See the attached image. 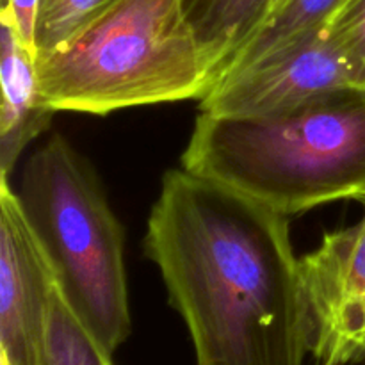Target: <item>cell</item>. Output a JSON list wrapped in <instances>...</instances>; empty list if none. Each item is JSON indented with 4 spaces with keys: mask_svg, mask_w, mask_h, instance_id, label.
<instances>
[{
    "mask_svg": "<svg viewBox=\"0 0 365 365\" xmlns=\"http://www.w3.org/2000/svg\"><path fill=\"white\" fill-rule=\"evenodd\" d=\"M71 312L107 353L130 335L125 232L89 160L53 134L14 189Z\"/></svg>",
    "mask_w": 365,
    "mask_h": 365,
    "instance_id": "obj_4",
    "label": "cell"
},
{
    "mask_svg": "<svg viewBox=\"0 0 365 365\" xmlns=\"http://www.w3.org/2000/svg\"><path fill=\"white\" fill-rule=\"evenodd\" d=\"M317 365H365V212L299 259Z\"/></svg>",
    "mask_w": 365,
    "mask_h": 365,
    "instance_id": "obj_6",
    "label": "cell"
},
{
    "mask_svg": "<svg viewBox=\"0 0 365 365\" xmlns=\"http://www.w3.org/2000/svg\"><path fill=\"white\" fill-rule=\"evenodd\" d=\"M365 91L351 61L327 31L223 77L200 102L217 116H273Z\"/></svg>",
    "mask_w": 365,
    "mask_h": 365,
    "instance_id": "obj_5",
    "label": "cell"
},
{
    "mask_svg": "<svg viewBox=\"0 0 365 365\" xmlns=\"http://www.w3.org/2000/svg\"><path fill=\"white\" fill-rule=\"evenodd\" d=\"M0 24V168L2 177H9L29 143L48 127L56 113L41 98L36 48L20 38L4 14Z\"/></svg>",
    "mask_w": 365,
    "mask_h": 365,
    "instance_id": "obj_8",
    "label": "cell"
},
{
    "mask_svg": "<svg viewBox=\"0 0 365 365\" xmlns=\"http://www.w3.org/2000/svg\"><path fill=\"white\" fill-rule=\"evenodd\" d=\"M143 246L187 327L196 365H305L310 319L287 216L170 170Z\"/></svg>",
    "mask_w": 365,
    "mask_h": 365,
    "instance_id": "obj_1",
    "label": "cell"
},
{
    "mask_svg": "<svg viewBox=\"0 0 365 365\" xmlns=\"http://www.w3.org/2000/svg\"><path fill=\"white\" fill-rule=\"evenodd\" d=\"M57 282L9 178L0 180V355L2 365H46Z\"/></svg>",
    "mask_w": 365,
    "mask_h": 365,
    "instance_id": "obj_7",
    "label": "cell"
},
{
    "mask_svg": "<svg viewBox=\"0 0 365 365\" xmlns=\"http://www.w3.org/2000/svg\"><path fill=\"white\" fill-rule=\"evenodd\" d=\"M285 2H287V0H274V6H273V13H274V11H277V9H280V7L282 6H284V4ZM273 13H271V14H273Z\"/></svg>",
    "mask_w": 365,
    "mask_h": 365,
    "instance_id": "obj_15",
    "label": "cell"
},
{
    "mask_svg": "<svg viewBox=\"0 0 365 365\" xmlns=\"http://www.w3.org/2000/svg\"><path fill=\"white\" fill-rule=\"evenodd\" d=\"M39 0H4L2 14L13 24L20 38L34 46ZM36 48V46H34Z\"/></svg>",
    "mask_w": 365,
    "mask_h": 365,
    "instance_id": "obj_14",
    "label": "cell"
},
{
    "mask_svg": "<svg viewBox=\"0 0 365 365\" xmlns=\"http://www.w3.org/2000/svg\"><path fill=\"white\" fill-rule=\"evenodd\" d=\"M182 168L287 217L365 203V91L273 116L200 113Z\"/></svg>",
    "mask_w": 365,
    "mask_h": 365,
    "instance_id": "obj_2",
    "label": "cell"
},
{
    "mask_svg": "<svg viewBox=\"0 0 365 365\" xmlns=\"http://www.w3.org/2000/svg\"><path fill=\"white\" fill-rule=\"evenodd\" d=\"M116 2L118 0H39L34 38L36 56L66 43Z\"/></svg>",
    "mask_w": 365,
    "mask_h": 365,
    "instance_id": "obj_12",
    "label": "cell"
},
{
    "mask_svg": "<svg viewBox=\"0 0 365 365\" xmlns=\"http://www.w3.org/2000/svg\"><path fill=\"white\" fill-rule=\"evenodd\" d=\"M53 113L103 114L203 98L220 81L182 0H118L57 48L38 56Z\"/></svg>",
    "mask_w": 365,
    "mask_h": 365,
    "instance_id": "obj_3",
    "label": "cell"
},
{
    "mask_svg": "<svg viewBox=\"0 0 365 365\" xmlns=\"http://www.w3.org/2000/svg\"><path fill=\"white\" fill-rule=\"evenodd\" d=\"M324 31L342 46L365 88V0H349Z\"/></svg>",
    "mask_w": 365,
    "mask_h": 365,
    "instance_id": "obj_13",
    "label": "cell"
},
{
    "mask_svg": "<svg viewBox=\"0 0 365 365\" xmlns=\"http://www.w3.org/2000/svg\"><path fill=\"white\" fill-rule=\"evenodd\" d=\"M46 365H114L113 355L86 330L57 287L50 309Z\"/></svg>",
    "mask_w": 365,
    "mask_h": 365,
    "instance_id": "obj_11",
    "label": "cell"
},
{
    "mask_svg": "<svg viewBox=\"0 0 365 365\" xmlns=\"http://www.w3.org/2000/svg\"><path fill=\"white\" fill-rule=\"evenodd\" d=\"M273 6L274 0H182L185 20L220 78L239 50L266 24Z\"/></svg>",
    "mask_w": 365,
    "mask_h": 365,
    "instance_id": "obj_9",
    "label": "cell"
},
{
    "mask_svg": "<svg viewBox=\"0 0 365 365\" xmlns=\"http://www.w3.org/2000/svg\"><path fill=\"white\" fill-rule=\"evenodd\" d=\"M348 2L349 0H287L267 18L245 48L239 50L223 77L239 73L274 53L284 52L289 46L319 34Z\"/></svg>",
    "mask_w": 365,
    "mask_h": 365,
    "instance_id": "obj_10",
    "label": "cell"
}]
</instances>
